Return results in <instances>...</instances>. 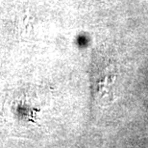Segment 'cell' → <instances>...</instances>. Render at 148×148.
Returning a JSON list of instances; mask_svg holds the SVG:
<instances>
[{
    "label": "cell",
    "instance_id": "cell-1",
    "mask_svg": "<svg viewBox=\"0 0 148 148\" xmlns=\"http://www.w3.org/2000/svg\"><path fill=\"white\" fill-rule=\"evenodd\" d=\"M117 66L112 56L100 51L95 59L92 72V97L100 108L110 106L117 93Z\"/></svg>",
    "mask_w": 148,
    "mask_h": 148
}]
</instances>
